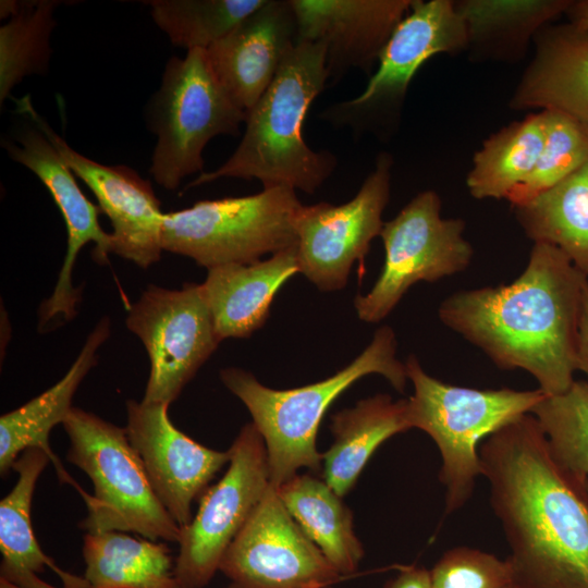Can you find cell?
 Returning <instances> with one entry per match:
<instances>
[{"instance_id": "obj_1", "label": "cell", "mask_w": 588, "mask_h": 588, "mask_svg": "<svg viewBox=\"0 0 588 588\" xmlns=\"http://www.w3.org/2000/svg\"><path fill=\"white\" fill-rule=\"evenodd\" d=\"M481 476L519 588H588V499L531 414L479 445Z\"/></svg>"}, {"instance_id": "obj_2", "label": "cell", "mask_w": 588, "mask_h": 588, "mask_svg": "<svg viewBox=\"0 0 588 588\" xmlns=\"http://www.w3.org/2000/svg\"><path fill=\"white\" fill-rule=\"evenodd\" d=\"M587 284L588 278L559 248L534 243L513 282L452 293L438 316L497 367L522 369L544 394L556 395L575 381Z\"/></svg>"}, {"instance_id": "obj_3", "label": "cell", "mask_w": 588, "mask_h": 588, "mask_svg": "<svg viewBox=\"0 0 588 588\" xmlns=\"http://www.w3.org/2000/svg\"><path fill=\"white\" fill-rule=\"evenodd\" d=\"M328 79L326 46L297 40L247 112L244 135L232 156L218 169L200 173L186 188L237 177L256 179L264 188L285 186L313 194L336 167L331 152L310 149L303 136L307 111Z\"/></svg>"}, {"instance_id": "obj_4", "label": "cell", "mask_w": 588, "mask_h": 588, "mask_svg": "<svg viewBox=\"0 0 588 588\" xmlns=\"http://www.w3.org/2000/svg\"><path fill=\"white\" fill-rule=\"evenodd\" d=\"M396 350L393 329L382 326L346 367L318 382L286 390L266 387L242 368L220 371L222 383L246 406L265 441L274 487L295 476L299 468L314 473L320 469L322 454L316 446L320 422L333 401L357 380L377 373L396 391L404 392L408 378Z\"/></svg>"}, {"instance_id": "obj_5", "label": "cell", "mask_w": 588, "mask_h": 588, "mask_svg": "<svg viewBox=\"0 0 588 588\" xmlns=\"http://www.w3.org/2000/svg\"><path fill=\"white\" fill-rule=\"evenodd\" d=\"M414 393L406 399L411 428L428 433L441 455L439 478L445 486V513L461 509L481 476L479 445L517 417L530 414L547 395L540 389H474L445 383L421 367L415 355L405 362Z\"/></svg>"}, {"instance_id": "obj_6", "label": "cell", "mask_w": 588, "mask_h": 588, "mask_svg": "<svg viewBox=\"0 0 588 588\" xmlns=\"http://www.w3.org/2000/svg\"><path fill=\"white\" fill-rule=\"evenodd\" d=\"M70 439L68 461L94 486L85 500L86 532L132 531L177 542L181 528L156 495L125 428L73 407L62 424Z\"/></svg>"}, {"instance_id": "obj_7", "label": "cell", "mask_w": 588, "mask_h": 588, "mask_svg": "<svg viewBox=\"0 0 588 588\" xmlns=\"http://www.w3.org/2000/svg\"><path fill=\"white\" fill-rule=\"evenodd\" d=\"M301 206L295 189L285 186L201 200L163 215L162 248L192 258L207 270L250 264L296 245L294 222Z\"/></svg>"}, {"instance_id": "obj_8", "label": "cell", "mask_w": 588, "mask_h": 588, "mask_svg": "<svg viewBox=\"0 0 588 588\" xmlns=\"http://www.w3.org/2000/svg\"><path fill=\"white\" fill-rule=\"evenodd\" d=\"M246 115L218 79L206 49L171 58L152 105L158 136L149 169L154 180L172 191L185 176L203 173L208 142L218 135L236 136Z\"/></svg>"}, {"instance_id": "obj_9", "label": "cell", "mask_w": 588, "mask_h": 588, "mask_svg": "<svg viewBox=\"0 0 588 588\" xmlns=\"http://www.w3.org/2000/svg\"><path fill=\"white\" fill-rule=\"evenodd\" d=\"M465 226L460 218L441 217V199L434 191L412 198L383 224V267L371 290L354 299L358 318L380 322L412 285L437 282L466 270L474 248L464 235Z\"/></svg>"}, {"instance_id": "obj_10", "label": "cell", "mask_w": 588, "mask_h": 588, "mask_svg": "<svg viewBox=\"0 0 588 588\" xmlns=\"http://www.w3.org/2000/svg\"><path fill=\"white\" fill-rule=\"evenodd\" d=\"M464 19L454 0H414L384 46L366 88L355 98L327 108L320 118L353 131H389L399 118L408 85L438 53L467 50Z\"/></svg>"}, {"instance_id": "obj_11", "label": "cell", "mask_w": 588, "mask_h": 588, "mask_svg": "<svg viewBox=\"0 0 588 588\" xmlns=\"http://www.w3.org/2000/svg\"><path fill=\"white\" fill-rule=\"evenodd\" d=\"M229 451L226 471L203 493L196 515L180 531L175 575L185 588L209 584L271 485L265 441L253 422L242 427Z\"/></svg>"}, {"instance_id": "obj_12", "label": "cell", "mask_w": 588, "mask_h": 588, "mask_svg": "<svg viewBox=\"0 0 588 588\" xmlns=\"http://www.w3.org/2000/svg\"><path fill=\"white\" fill-rule=\"evenodd\" d=\"M126 327L143 342L150 372L142 401L171 404L217 350V338L203 284L181 290L154 284L132 305Z\"/></svg>"}, {"instance_id": "obj_13", "label": "cell", "mask_w": 588, "mask_h": 588, "mask_svg": "<svg viewBox=\"0 0 588 588\" xmlns=\"http://www.w3.org/2000/svg\"><path fill=\"white\" fill-rule=\"evenodd\" d=\"M390 154L380 152L375 168L347 203H318L298 209L294 228L299 272L322 292L346 286L352 266L365 273L371 241L380 236L383 211L390 199Z\"/></svg>"}, {"instance_id": "obj_14", "label": "cell", "mask_w": 588, "mask_h": 588, "mask_svg": "<svg viewBox=\"0 0 588 588\" xmlns=\"http://www.w3.org/2000/svg\"><path fill=\"white\" fill-rule=\"evenodd\" d=\"M219 571L229 579L226 588H322L342 577L272 483L226 549Z\"/></svg>"}, {"instance_id": "obj_15", "label": "cell", "mask_w": 588, "mask_h": 588, "mask_svg": "<svg viewBox=\"0 0 588 588\" xmlns=\"http://www.w3.org/2000/svg\"><path fill=\"white\" fill-rule=\"evenodd\" d=\"M16 143L5 145L8 154L42 182L59 208L68 232L66 254L56 286L39 306L38 331L42 332L59 319L70 321L76 316L82 287H74L72 270L78 252L94 242V259L100 265L108 264L112 236L99 224L100 208L86 198L70 167L37 127L24 128L17 134Z\"/></svg>"}, {"instance_id": "obj_16", "label": "cell", "mask_w": 588, "mask_h": 588, "mask_svg": "<svg viewBox=\"0 0 588 588\" xmlns=\"http://www.w3.org/2000/svg\"><path fill=\"white\" fill-rule=\"evenodd\" d=\"M169 404L126 401V434L148 480L180 528L193 519L192 505L230 462V451L209 449L179 430Z\"/></svg>"}, {"instance_id": "obj_17", "label": "cell", "mask_w": 588, "mask_h": 588, "mask_svg": "<svg viewBox=\"0 0 588 588\" xmlns=\"http://www.w3.org/2000/svg\"><path fill=\"white\" fill-rule=\"evenodd\" d=\"M15 102L94 193L112 224V253L140 268L160 260L164 213L150 182L126 166H105L78 154L39 115L28 97Z\"/></svg>"}, {"instance_id": "obj_18", "label": "cell", "mask_w": 588, "mask_h": 588, "mask_svg": "<svg viewBox=\"0 0 588 588\" xmlns=\"http://www.w3.org/2000/svg\"><path fill=\"white\" fill-rule=\"evenodd\" d=\"M414 0H291L297 40L326 46L330 83L351 69L369 74Z\"/></svg>"}, {"instance_id": "obj_19", "label": "cell", "mask_w": 588, "mask_h": 588, "mask_svg": "<svg viewBox=\"0 0 588 588\" xmlns=\"http://www.w3.org/2000/svg\"><path fill=\"white\" fill-rule=\"evenodd\" d=\"M296 41L297 22L291 0H266L206 52L220 83L247 113Z\"/></svg>"}, {"instance_id": "obj_20", "label": "cell", "mask_w": 588, "mask_h": 588, "mask_svg": "<svg viewBox=\"0 0 588 588\" xmlns=\"http://www.w3.org/2000/svg\"><path fill=\"white\" fill-rule=\"evenodd\" d=\"M531 61L510 99L515 111L550 110L588 127V28L549 24L534 39Z\"/></svg>"}, {"instance_id": "obj_21", "label": "cell", "mask_w": 588, "mask_h": 588, "mask_svg": "<svg viewBox=\"0 0 588 588\" xmlns=\"http://www.w3.org/2000/svg\"><path fill=\"white\" fill-rule=\"evenodd\" d=\"M298 272L296 245L267 259L208 269L201 284L218 340L248 338L260 329L279 289Z\"/></svg>"}, {"instance_id": "obj_22", "label": "cell", "mask_w": 588, "mask_h": 588, "mask_svg": "<svg viewBox=\"0 0 588 588\" xmlns=\"http://www.w3.org/2000/svg\"><path fill=\"white\" fill-rule=\"evenodd\" d=\"M110 319L102 318L87 336L83 348L68 372L51 388L19 408L0 417V473L5 477L14 462L27 449L38 448L49 456L59 479L84 490L63 469L49 445L51 429L69 416L72 400L89 370L97 364V350L110 335Z\"/></svg>"}, {"instance_id": "obj_23", "label": "cell", "mask_w": 588, "mask_h": 588, "mask_svg": "<svg viewBox=\"0 0 588 588\" xmlns=\"http://www.w3.org/2000/svg\"><path fill=\"white\" fill-rule=\"evenodd\" d=\"M50 456L32 448L21 453L12 469L19 477L13 489L0 502V578L20 588H57L37 574L51 568L63 588H89L87 580L60 568L46 555L36 540L32 526V500L37 480Z\"/></svg>"}, {"instance_id": "obj_24", "label": "cell", "mask_w": 588, "mask_h": 588, "mask_svg": "<svg viewBox=\"0 0 588 588\" xmlns=\"http://www.w3.org/2000/svg\"><path fill=\"white\" fill-rule=\"evenodd\" d=\"M332 445L322 454L323 480L343 498L354 487L375 451L389 438L411 428L407 401L377 394L331 418Z\"/></svg>"}, {"instance_id": "obj_25", "label": "cell", "mask_w": 588, "mask_h": 588, "mask_svg": "<svg viewBox=\"0 0 588 588\" xmlns=\"http://www.w3.org/2000/svg\"><path fill=\"white\" fill-rule=\"evenodd\" d=\"M572 0H457L476 61L520 60L539 30L565 14Z\"/></svg>"}, {"instance_id": "obj_26", "label": "cell", "mask_w": 588, "mask_h": 588, "mask_svg": "<svg viewBox=\"0 0 588 588\" xmlns=\"http://www.w3.org/2000/svg\"><path fill=\"white\" fill-rule=\"evenodd\" d=\"M284 506L307 537L342 575L358 569L364 548L354 530L353 513L323 480L296 474L277 487Z\"/></svg>"}, {"instance_id": "obj_27", "label": "cell", "mask_w": 588, "mask_h": 588, "mask_svg": "<svg viewBox=\"0 0 588 588\" xmlns=\"http://www.w3.org/2000/svg\"><path fill=\"white\" fill-rule=\"evenodd\" d=\"M82 552L89 588H185L163 542L122 531L86 532Z\"/></svg>"}, {"instance_id": "obj_28", "label": "cell", "mask_w": 588, "mask_h": 588, "mask_svg": "<svg viewBox=\"0 0 588 588\" xmlns=\"http://www.w3.org/2000/svg\"><path fill=\"white\" fill-rule=\"evenodd\" d=\"M513 209L528 238L559 248L588 278V160L556 185Z\"/></svg>"}, {"instance_id": "obj_29", "label": "cell", "mask_w": 588, "mask_h": 588, "mask_svg": "<svg viewBox=\"0 0 588 588\" xmlns=\"http://www.w3.org/2000/svg\"><path fill=\"white\" fill-rule=\"evenodd\" d=\"M546 112L529 113L490 135L473 158L466 186L476 199H502L520 184L539 157Z\"/></svg>"}, {"instance_id": "obj_30", "label": "cell", "mask_w": 588, "mask_h": 588, "mask_svg": "<svg viewBox=\"0 0 588 588\" xmlns=\"http://www.w3.org/2000/svg\"><path fill=\"white\" fill-rule=\"evenodd\" d=\"M58 1H1L0 101L25 76L42 74L50 59V36L56 26L53 10Z\"/></svg>"}, {"instance_id": "obj_31", "label": "cell", "mask_w": 588, "mask_h": 588, "mask_svg": "<svg viewBox=\"0 0 588 588\" xmlns=\"http://www.w3.org/2000/svg\"><path fill=\"white\" fill-rule=\"evenodd\" d=\"M266 0H154L150 14L175 46L207 49Z\"/></svg>"}, {"instance_id": "obj_32", "label": "cell", "mask_w": 588, "mask_h": 588, "mask_svg": "<svg viewBox=\"0 0 588 588\" xmlns=\"http://www.w3.org/2000/svg\"><path fill=\"white\" fill-rule=\"evenodd\" d=\"M530 414L559 464L588 482V380H575L565 392L546 395Z\"/></svg>"}, {"instance_id": "obj_33", "label": "cell", "mask_w": 588, "mask_h": 588, "mask_svg": "<svg viewBox=\"0 0 588 588\" xmlns=\"http://www.w3.org/2000/svg\"><path fill=\"white\" fill-rule=\"evenodd\" d=\"M544 112L546 128L539 157L529 175L506 196L512 207L548 191L588 160V127L564 113Z\"/></svg>"}, {"instance_id": "obj_34", "label": "cell", "mask_w": 588, "mask_h": 588, "mask_svg": "<svg viewBox=\"0 0 588 588\" xmlns=\"http://www.w3.org/2000/svg\"><path fill=\"white\" fill-rule=\"evenodd\" d=\"M429 572L432 588H510L515 584L507 560L468 547L448 550Z\"/></svg>"}, {"instance_id": "obj_35", "label": "cell", "mask_w": 588, "mask_h": 588, "mask_svg": "<svg viewBox=\"0 0 588 588\" xmlns=\"http://www.w3.org/2000/svg\"><path fill=\"white\" fill-rule=\"evenodd\" d=\"M384 588H432L430 572L415 565L402 567L394 578L385 583Z\"/></svg>"}, {"instance_id": "obj_36", "label": "cell", "mask_w": 588, "mask_h": 588, "mask_svg": "<svg viewBox=\"0 0 588 588\" xmlns=\"http://www.w3.org/2000/svg\"><path fill=\"white\" fill-rule=\"evenodd\" d=\"M576 366L577 370L584 372L588 380V284L585 289L579 318Z\"/></svg>"}, {"instance_id": "obj_37", "label": "cell", "mask_w": 588, "mask_h": 588, "mask_svg": "<svg viewBox=\"0 0 588 588\" xmlns=\"http://www.w3.org/2000/svg\"><path fill=\"white\" fill-rule=\"evenodd\" d=\"M565 15L567 22L580 28H588V0H572Z\"/></svg>"}, {"instance_id": "obj_38", "label": "cell", "mask_w": 588, "mask_h": 588, "mask_svg": "<svg viewBox=\"0 0 588 588\" xmlns=\"http://www.w3.org/2000/svg\"><path fill=\"white\" fill-rule=\"evenodd\" d=\"M0 588H20V587L9 583L8 580L3 578H0Z\"/></svg>"}, {"instance_id": "obj_39", "label": "cell", "mask_w": 588, "mask_h": 588, "mask_svg": "<svg viewBox=\"0 0 588 588\" xmlns=\"http://www.w3.org/2000/svg\"><path fill=\"white\" fill-rule=\"evenodd\" d=\"M581 485H583L584 491L586 493V497L588 499V482L581 481Z\"/></svg>"}, {"instance_id": "obj_40", "label": "cell", "mask_w": 588, "mask_h": 588, "mask_svg": "<svg viewBox=\"0 0 588 588\" xmlns=\"http://www.w3.org/2000/svg\"><path fill=\"white\" fill-rule=\"evenodd\" d=\"M510 588H519L516 584H513Z\"/></svg>"}, {"instance_id": "obj_41", "label": "cell", "mask_w": 588, "mask_h": 588, "mask_svg": "<svg viewBox=\"0 0 588 588\" xmlns=\"http://www.w3.org/2000/svg\"><path fill=\"white\" fill-rule=\"evenodd\" d=\"M322 588H332L331 586H328V587H322Z\"/></svg>"}]
</instances>
